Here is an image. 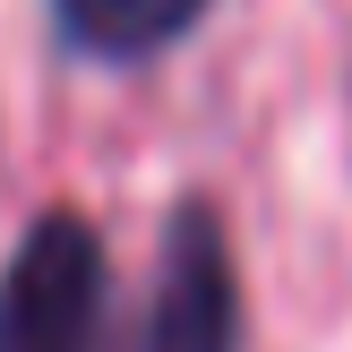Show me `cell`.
<instances>
[{
    "label": "cell",
    "mask_w": 352,
    "mask_h": 352,
    "mask_svg": "<svg viewBox=\"0 0 352 352\" xmlns=\"http://www.w3.org/2000/svg\"><path fill=\"white\" fill-rule=\"evenodd\" d=\"M103 232L78 206H43L0 267V352H103Z\"/></svg>",
    "instance_id": "cell-1"
},
{
    "label": "cell",
    "mask_w": 352,
    "mask_h": 352,
    "mask_svg": "<svg viewBox=\"0 0 352 352\" xmlns=\"http://www.w3.org/2000/svg\"><path fill=\"white\" fill-rule=\"evenodd\" d=\"M138 352H241V258L206 198H181L164 215Z\"/></svg>",
    "instance_id": "cell-2"
},
{
    "label": "cell",
    "mask_w": 352,
    "mask_h": 352,
    "mask_svg": "<svg viewBox=\"0 0 352 352\" xmlns=\"http://www.w3.org/2000/svg\"><path fill=\"white\" fill-rule=\"evenodd\" d=\"M215 0H52V26L78 60H103V69H129V60H155L172 52Z\"/></svg>",
    "instance_id": "cell-3"
}]
</instances>
